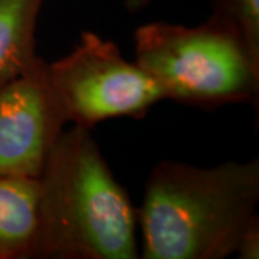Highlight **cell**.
<instances>
[{
  "label": "cell",
  "mask_w": 259,
  "mask_h": 259,
  "mask_svg": "<svg viewBox=\"0 0 259 259\" xmlns=\"http://www.w3.org/2000/svg\"><path fill=\"white\" fill-rule=\"evenodd\" d=\"M259 161L203 168L163 160L137 213L144 259H223L258 218Z\"/></svg>",
  "instance_id": "6da1fadb"
},
{
  "label": "cell",
  "mask_w": 259,
  "mask_h": 259,
  "mask_svg": "<svg viewBox=\"0 0 259 259\" xmlns=\"http://www.w3.org/2000/svg\"><path fill=\"white\" fill-rule=\"evenodd\" d=\"M39 182L35 258H140L137 212L90 130L62 131Z\"/></svg>",
  "instance_id": "7a4b0ae2"
},
{
  "label": "cell",
  "mask_w": 259,
  "mask_h": 259,
  "mask_svg": "<svg viewBox=\"0 0 259 259\" xmlns=\"http://www.w3.org/2000/svg\"><path fill=\"white\" fill-rule=\"evenodd\" d=\"M136 62L166 100L194 107L256 104L259 65L218 18L189 28L153 22L136 30Z\"/></svg>",
  "instance_id": "3957f363"
},
{
  "label": "cell",
  "mask_w": 259,
  "mask_h": 259,
  "mask_svg": "<svg viewBox=\"0 0 259 259\" xmlns=\"http://www.w3.org/2000/svg\"><path fill=\"white\" fill-rule=\"evenodd\" d=\"M49 65V76L66 122L91 130L111 118H140L166 100L161 87L115 44L83 32L79 44Z\"/></svg>",
  "instance_id": "277c9868"
},
{
  "label": "cell",
  "mask_w": 259,
  "mask_h": 259,
  "mask_svg": "<svg viewBox=\"0 0 259 259\" xmlns=\"http://www.w3.org/2000/svg\"><path fill=\"white\" fill-rule=\"evenodd\" d=\"M65 124L49 65L36 55L0 90V175L40 176Z\"/></svg>",
  "instance_id": "5b68a950"
},
{
  "label": "cell",
  "mask_w": 259,
  "mask_h": 259,
  "mask_svg": "<svg viewBox=\"0 0 259 259\" xmlns=\"http://www.w3.org/2000/svg\"><path fill=\"white\" fill-rule=\"evenodd\" d=\"M39 177L0 175V259L35 258Z\"/></svg>",
  "instance_id": "8992f818"
},
{
  "label": "cell",
  "mask_w": 259,
  "mask_h": 259,
  "mask_svg": "<svg viewBox=\"0 0 259 259\" xmlns=\"http://www.w3.org/2000/svg\"><path fill=\"white\" fill-rule=\"evenodd\" d=\"M45 0H0V90L36 58L35 33Z\"/></svg>",
  "instance_id": "52a82bcc"
},
{
  "label": "cell",
  "mask_w": 259,
  "mask_h": 259,
  "mask_svg": "<svg viewBox=\"0 0 259 259\" xmlns=\"http://www.w3.org/2000/svg\"><path fill=\"white\" fill-rule=\"evenodd\" d=\"M212 16L235 32L259 65V0H214Z\"/></svg>",
  "instance_id": "ba28073f"
},
{
  "label": "cell",
  "mask_w": 259,
  "mask_h": 259,
  "mask_svg": "<svg viewBox=\"0 0 259 259\" xmlns=\"http://www.w3.org/2000/svg\"><path fill=\"white\" fill-rule=\"evenodd\" d=\"M235 255L241 259L259 258V216L243 232Z\"/></svg>",
  "instance_id": "9c48e42d"
},
{
  "label": "cell",
  "mask_w": 259,
  "mask_h": 259,
  "mask_svg": "<svg viewBox=\"0 0 259 259\" xmlns=\"http://www.w3.org/2000/svg\"><path fill=\"white\" fill-rule=\"evenodd\" d=\"M151 0H125V6L130 12H139L150 5Z\"/></svg>",
  "instance_id": "30bf717a"
}]
</instances>
